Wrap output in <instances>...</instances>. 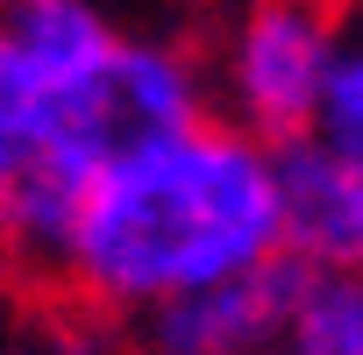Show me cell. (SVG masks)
I'll return each instance as SVG.
<instances>
[{
    "mask_svg": "<svg viewBox=\"0 0 363 355\" xmlns=\"http://www.w3.org/2000/svg\"><path fill=\"white\" fill-rule=\"evenodd\" d=\"M278 178V256L299 270L363 277V163L299 135L271 149Z\"/></svg>",
    "mask_w": 363,
    "mask_h": 355,
    "instance_id": "obj_4",
    "label": "cell"
},
{
    "mask_svg": "<svg viewBox=\"0 0 363 355\" xmlns=\"http://www.w3.org/2000/svg\"><path fill=\"white\" fill-rule=\"evenodd\" d=\"M0 36L43 93H86L107 78L121 29L100 0H0Z\"/></svg>",
    "mask_w": 363,
    "mask_h": 355,
    "instance_id": "obj_6",
    "label": "cell"
},
{
    "mask_svg": "<svg viewBox=\"0 0 363 355\" xmlns=\"http://www.w3.org/2000/svg\"><path fill=\"white\" fill-rule=\"evenodd\" d=\"M8 355H135V348H128V334H121L114 320L50 298V305H36V313L22 320V334L8 341Z\"/></svg>",
    "mask_w": 363,
    "mask_h": 355,
    "instance_id": "obj_9",
    "label": "cell"
},
{
    "mask_svg": "<svg viewBox=\"0 0 363 355\" xmlns=\"http://www.w3.org/2000/svg\"><path fill=\"white\" fill-rule=\"evenodd\" d=\"M313 142L363 163V15L335 29V57H328L320 107H313Z\"/></svg>",
    "mask_w": 363,
    "mask_h": 355,
    "instance_id": "obj_8",
    "label": "cell"
},
{
    "mask_svg": "<svg viewBox=\"0 0 363 355\" xmlns=\"http://www.w3.org/2000/svg\"><path fill=\"white\" fill-rule=\"evenodd\" d=\"M292 284H299V263L271 256L228 284L143 305L135 320H121V334L135 355H271L285 305H292Z\"/></svg>",
    "mask_w": 363,
    "mask_h": 355,
    "instance_id": "obj_3",
    "label": "cell"
},
{
    "mask_svg": "<svg viewBox=\"0 0 363 355\" xmlns=\"http://www.w3.org/2000/svg\"><path fill=\"white\" fill-rule=\"evenodd\" d=\"M278 256L271 149L228 121L121 142L86 185L72 235L50 263L65 305L135 320L157 298L228 284Z\"/></svg>",
    "mask_w": 363,
    "mask_h": 355,
    "instance_id": "obj_1",
    "label": "cell"
},
{
    "mask_svg": "<svg viewBox=\"0 0 363 355\" xmlns=\"http://www.w3.org/2000/svg\"><path fill=\"white\" fill-rule=\"evenodd\" d=\"M335 29H342V15L328 0H242L207 57L214 121L242 128L264 149L313 135Z\"/></svg>",
    "mask_w": 363,
    "mask_h": 355,
    "instance_id": "obj_2",
    "label": "cell"
},
{
    "mask_svg": "<svg viewBox=\"0 0 363 355\" xmlns=\"http://www.w3.org/2000/svg\"><path fill=\"white\" fill-rule=\"evenodd\" d=\"M107 100H114V121H121L128 142L200 128L214 114L207 57L178 36H121V50L107 64Z\"/></svg>",
    "mask_w": 363,
    "mask_h": 355,
    "instance_id": "obj_5",
    "label": "cell"
},
{
    "mask_svg": "<svg viewBox=\"0 0 363 355\" xmlns=\"http://www.w3.org/2000/svg\"><path fill=\"white\" fill-rule=\"evenodd\" d=\"M271 355H363V277L299 270Z\"/></svg>",
    "mask_w": 363,
    "mask_h": 355,
    "instance_id": "obj_7",
    "label": "cell"
}]
</instances>
